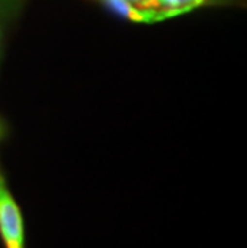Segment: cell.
<instances>
[{"instance_id":"277c9868","label":"cell","mask_w":247,"mask_h":248,"mask_svg":"<svg viewBox=\"0 0 247 248\" xmlns=\"http://www.w3.org/2000/svg\"><path fill=\"white\" fill-rule=\"evenodd\" d=\"M140 10H156V0H127Z\"/></svg>"},{"instance_id":"3957f363","label":"cell","mask_w":247,"mask_h":248,"mask_svg":"<svg viewBox=\"0 0 247 248\" xmlns=\"http://www.w3.org/2000/svg\"><path fill=\"white\" fill-rule=\"evenodd\" d=\"M206 2L207 0H156V10L164 13L167 18H172L177 15L191 12Z\"/></svg>"},{"instance_id":"5b68a950","label":"cell","mask_w":247,"mask_h":248,"mask_svg":"<svg viewBox=\"0 0 247 248\" xmlns=\"http://www.w3.org/2000/svg\"><path fill=\"white\" fill-rule=\"evenodd\" d=\"M0 39H2V32H0Z\"/></svg>"},{"instance_id":"6da1fadb","label":"cell","mask_w":247,"mask_h":248,"mask_svg":"<svg viewBox=\"0 0 247 248\" xmlns=\"http://www.w3.org/2000/svg\"><path fill=\"white\" fill-rule=\"evenodd\" d=\"M0 235L7 248H24L23 216L2 175H0Z\"/></svg>"},{"instance_id":"7a4b0ae2","label":"cell","mask_w":247,"mask_h":248,"mask_svg":"<svg viewBox=\"0 0 247 248\" xmlns=\"http://www.w3.org/2000/svg\"><path fill=\"white\" fill-rule=\"evenodd\" d=\"M114 13L120 15L122 18L133 21V23H156V21L167 19L164 13L157 10H140L129 3L127 0H103Z\"/></svg>"}]
</instances>
